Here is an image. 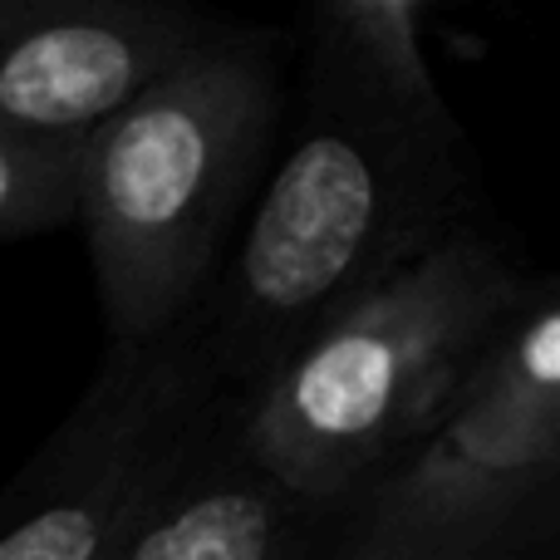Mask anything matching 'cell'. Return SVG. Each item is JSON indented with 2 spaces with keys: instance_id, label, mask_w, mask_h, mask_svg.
<instances>
[{
  "instance_id": "6",
  "label": "cell",
  "mask_w": 560,
  "mask_h": 560,
  "mask_svg": "<svg viewBox=\"0 0 560 560\" xmlns=\"http://www.w3.org/2000/svg\"><path fill=\"white\" fill-rule=\"evenodd\" d=\"M207 30L128 0H0V128L89 138L167 74Z\"/></svg>"
},
{
  "instance_id": "2",
  "label": "cell",
  "mask_w": 560,
  "mask_h": 560,
  "mask_svg": "<svg viewBox=\"0 0 560 560\" xmlns=\"http://www.w3.org/2000/svg\"><path fill=\"white\" fill-rule=\"evenodd\" d=\"M271 114L276 69L261 39H202L89 133L79 222L114 349L153 345L192 305Z\"/></svg>"
},
{
  "instance_id": "7",
  "label": "cell",
  "mask_w": 560,
  "mask_h": 560,
  "mask_svg": "<svg viewBox=\"0 0 560 560\" xmlns=\"http://www.w3.org/2000/svg\"><path fill=\"white\" fill-rule=\"evenodd\" d=\"M295 506L252 463L212 477L177 472L108 560H285Z\"/></svg>"
},
{
  "instance_id": "9",
  "label": "cell",
  "mask_w": 560,
  "mask_h": 560,
  "mask_svg": "<svg viewBox=\"0 0 560 560\" xmlns=\"http://www.w3.org/2000/svg\"><path fill=\"white\" fill-rule=\"evenodd\" d=\"M89 138H35L0 128V242L79 217V163Z\"/></svg>"
},
{
  "instance_id": "8",
  "label": "cell",
  "mask_w": 560,
  "mask_h": 560,
  "mask_svg": "<svg viewBox=\"0 0 560 560\" xmlns=\"http://www.w3.org/2000/svg\"><path fill=\"white\" fill-rule=\"evenodd\" d=\"M423 5L418 0H345L319 15L325 45L354 89L418 118H443L433 69L423 59Z\"/></svg>"
},
{
  "instance_id": "10",
  "label": "cell",
  "mask_w": 560,
  "mask_h": 560,
  "mask_svg": "<svg viewBox=\"0 0 560 560\" xmlns=\"http://www.w3.org/2000/svg\"><path fill=\"white\" fill-rule=\"evenodd\" d=\"M345 560H423V556L404 551V546H388V541H378V536H369V532H364V541H359Z\"/></svg>"
},
{
  "instance_id": "5",
  "label": "cell",
  "mask_w": 560,
  "mask_h": 560,
  "mask_svg": "<svg viewBox=\"0 0 560 560\" xmlns=\"http://www.w3.org/2000/svg\"><path fill=\"white\" fill-rule=\"evenodd\" d=\"M192 384L163 339L114 349L0 506V560H108L177 482Z\"/></svg>"
},
{
  "instance_id": "3",
  "label": "cell",
  "mask_w": 560,
  "mask_h": 560,
  "mask_svg": "<svg viewBox=\"0 0 560 560\" xmlns=\"http://www.w3.org/2000/svg\"><path fill=\"white\" fill-rule=\"evenodd\" d=\"M418 118L369 94V118H319L266 183L232 271V329L252 369H271L319 319L364 295L423 246L408 177Z\"/></svg>"
},
{
  "instance_id": "1",
  "label": "cell",
  "mask_w": 560,
  "mask_h": 560,
  "mask_svg": "<svg viewBox=\"0 0 560 560\" xmlns=\"http://www.w3.org/2000/svg\"><path fill=\"white\" fill-rule=\"evenodd\" d=\"M516 305V271L482 232L438 236L266 374L246 418V463L300 506L388 472L438 423Z\"/></svg>"
},
{
  "instance_id": "4",
  "label": "cell",
  "mask_w": 560,
  "mask_h": 560,
  "mask_svg": "<svg viewBox=\"0 0 560 560\" xmlns=\"http://www.w3.org/2000/svg\"><path fill=\"white\" fill-rule=\"evenodd\" d=\"M560 310L516 305L438 423L378 477L369 536L423 556L472 560L556 472Z\"/></svg>"
}]
</instances>
